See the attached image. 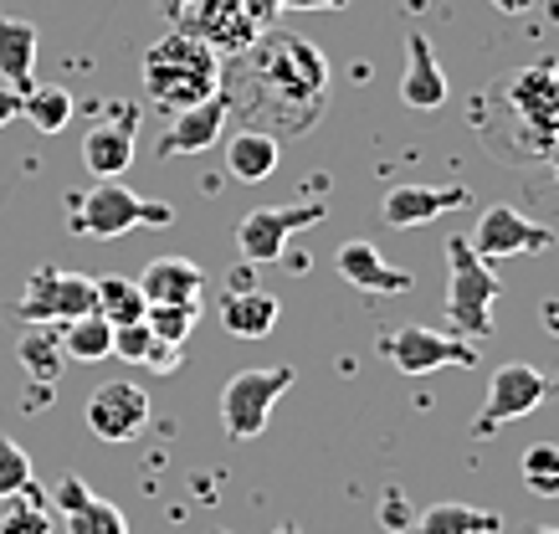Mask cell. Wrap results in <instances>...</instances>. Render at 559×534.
I'll use <instances>...</instances> for the list:
<instances>
[{
	"label": "cell",
	"instance_id": "obj_30",
	"mask_svg": "<svg viewBox=\"0 0 559 534\" xmlns=\"http://www.w3.org/2000/svg\"><path fill=\"white\" fill-rule=\"evenodd\" d=\"M195 319H201V304H150V309H144V324H150L154 340H165V345H186Z\"/></svg>",
	"mask_w": 559,
	"mask_h": 534
},
{
	"label": "cell",
	"instance_id": "obj_11",
	"mask_svg": "<svg viewBox=\"0 0 559 534\" xmlns=\"http://www.w3.org/2000/svg\"><path fill=\"white\" fill-rule=\"evenodd\" d=\"M473 252L483 262H498V258H528V252H549L555 247V232L539 222H528V216H519L513 206H488L483 216H477L473 226Z\"/></svg>",
	"mask_w": 559,
	"mask_h": 534
},
{
	"label": "cell",
	"instance_id": "obj_4",
	"mask_svg": "<svg viewBox=\"0 0 559 534\" xmlns=\"http://www.w3.org/2000/svg\"><path fill=\"white\" fill-rule=\"evenodd\" d=\"M492 98L509 108L513 123L524 129V150H519V155H555V144H559V62L544 57V62H528V68L509 72Z\"/></svg>",
	"mask_w": 559,
	"mask_h": 534
},
{
	"label": "cell",
	"instance_id": "obj_40",
	"mask_svg": "<svg viewBox=\"0 0 559 534\" xmlns=\"http://www.w3.org/2000/svg\"><path fill=\"white\" fill-rule=\"evenodd\" d=\"M503 16H524V11H534V5H544V0H492Z\"/></svg>",
	"mask_w": 559,
	"mask_h": 534
},
{
	"label": "cell",
	"instance_id": "obj_16",
	"mask_svg": "<svg viewBox=\"0 0 559 534\" xmlns=\"http://www.w3.org/2000/svg\"><path fill=\"white\" fill-rule=\"evenodd\" d=\"M473 201L462 186H395L380 201V216H385V226H395V232H411V226H426L437 222V216H447V211H462Z\"/></svg>",
	"mask_w": 559,
	"mask_h": 534
},
{
	"label": "cell",
	"instance_id": "obj_19",
	"mask_svg": "<svg viewBox=\"0 0 559 534\" xmlns=\"http://www.w3.org/2000/svg\"><path fill=\"white\" fill-rule=\"evenodd\" d=\"M401 98L416 114H431V108L447 104V72H441L437 52H431V36L411 32L406 36V78H401Z\"/></svg>",
	"mask_w": 559,
	"mask_h": 534
},
{
	"label": "cell",
	"instance_id": "obj_7",
	"mask_svg": "<svg viewBox=\"0 0 559 534\" xmlns=\"http://www.w3.org/2000/svg\"><path fill=\"white\" fill-rule=\"evenodd\" d=\"M544 396H549L544 370H534V365H524V360L498 365L488 380V396H483V412L473 416V437L483 442L492 431H503V427H513V422L534 416L544 406Z\"/></svg>",
	"mask_w": 559,
	"mask_h": 534
},
{
	"label": "cell",
	"instance_id": "obj_38",
	"mask_svg": "<svg viewBox=\"0 0 559 534\" xmlns=\"http://www.w3.org/2000/svg\"><path fill=\"white\" fill-rule=\"evenodd\" d=\"M349 0H283V11H344Z\"/></svg>",
	"mask_w": 559,
	"mask_h": 534
},
{
	"label": "cell",
	"instance_id": "obj_33",
	"mask_svg": "<svg viewBox=\"0 0 559 534\" xmlns=\"http://www.w3.org/2000/svg\"><path fill=\"white\" fill-rule=\"evenodd\" d=\"M154 345H159V340H154V329L144 324V319H139V324L114 329V355H119L123 365H139V370H144V360L154 355Z\"/></svg>",
	"mask_w": 559,
	"mask_h": 534
},
{
	"label": "cell",
	"instance_id": "obj_27",
	"mask_svg": "<svg viewBox=\"0 0 559 534\" xmlns=\"http://www.w3.org/2000/svg\"><path fill=\"white\" fill-rule=\"evenodd\" d=\"M21 365H26V376L32 380H57V370H62V334L47 324H32L26 334H21V345H16Z\"/></svg>",
	"mask_w": 559,
	"mask_h": 534
},
{
	"label": "cell",
	"instance_id": "obj_37",
	"mask_svg": "<svg viewBox=\"0 0 559 534\" xmlns=\"http://www.w3.org/2000/svg\"><path fill=\"white\" fill-rule=\"evenodd\" d=\"M380 519H385L390 530H411V519H416V514H411L406 499H401V494L390 488V494H385V509H380Z\"/></svg>",
	"mask_w": 559,
	"mask_h": 534
},
{
	"label": "cell",
	"instance_id": "obj_32",
	"mask_svg": "<svg viewBox=\"0 0 559 534\" xmlns=\"http://www.w3.org/2000/svg\"><path fill=\"white\" fill-rule=\"evenodd\" d=\"M32 458H26V448H21L16 437H5L0 431V503L16 499V494H26L32 488Z\"/></svg>",
	"mask_w": 559,
	"mask_h": 534
},
{
	"label": "cell",
	"instance_id": "obj_14",
	"mask_svg": "<svg viewBox=\"0 0 559 534\" xmlns=\"http://www.w3.org/2000/svg\"><path fill=\"white\" fill-rule=\"evenodd\" d=\"M134 108H114L108 119H98L83 134V165L98 180H119L134 165Z\"/></svg>",
	"mask_w": 559,
	"mask_h": 534
},
{
	"label": "cell",
	"instance_id": "obj_9",
	"mask_svg": "<svg viewBox=\"0 0 559 534\" xmlns=\"http://www.w3.org/2000/svg\"><path fill=\"white\" fill-rule=\"evenodd\" d=\"M329 216L323 201H298V206H257L237 222V252L247 262H283L288 241L308 226H319Z\"/></svg>",
	"mask_w": 559,
	"mask_h": 534
},
{
	"label": "cell",
	"instance_id": "obj_26",
	"mask_svg": "<svg viewBox=\"0 0 559 534\" xmlns=\"http://www.w3.org/2000/svg\"><path fill=\"white\" fill-rule=\"evenodd\" d=\"M62 334V355L68 360H108L114 355V324L98 319V313H83V319H72V324L57 329Z\"/></svg>",
	"mask_w": 559,
	"mask_h": 534
},
{
	"label": "cell",
	"instance_id": "obj_24",
	"mask_svg": "<svg viewBox=\"0 0 559 534\" xmlns=\"http://www.w3.org/2000/svg\"><path fill=\"white\" fill-rule=\"evenodd\" d=\"M144 294H139V283L134 277H119V273H108V277H93V313L98 319H108L114 329L123 324H139L144 319Z\"/></svg>",
	"mask_w": 559,
	"mask_h": 534
},
{
	"label": "cell",
	"instance_id": "obj_5",
	"mask_svg": "<svg viewBox=\"0 0 559 534\" xmlns=\"http://www.w3.org/2000/svg\"><path fill=\"white\" fill-rule=\"evenodd\" d=\"M170 222L175 211L165 201H144V195H134L119 180H98L83 201H72V216H68L72 232L93 241H114L123 232H134V226H170Z\"/></svg>",
	"mask_w": 559,
	"mask_h": 534
},
{
	"label": "cell",
	"instance_id": "obj_6",
	"mask_svg": "<svg viewBox=\"0 0 559 534\" xmlns=\"http://www.w3.org/2000/svg\"><path fill=\"white\" fill-rule=\"evenodd\" d=\"M298 370L293 365H262V370H237L221 385V427L231 442H252L272 422V406L283 391H293Z\"/></svg>",
	"mask_w": 559,
	"mask_h": 534
},
{
	"label": "cell",
	"instance_id": "obj_25",
	"mask_svg": "<svg viewBox=\"0 0 559 534\" xmlns=\"http://www.w3.org/2000/svg\"><path fill=\"white\" fill-rule=\"evenodd\" d=\"M21 119L41 129V134H62L72 123V93L57 83H32L21 93Z\"/></svg>",
	"mask_w": 559,
	"mask_h": 534
},
{
	"label": "cell",
	"instance_id": "obj_44",
	"mask_svg": "<svg viewBox=\"0 0 559 534\" xmlns=\"http://www.w3.org/2000/svg\"><path fill=\"white\" fill-rule=\"evenodd\" d=\"M272 534H298V530H293V524H283V530H272Z\"/></svg>",
	"mask_w": 559,
	"mask_h": 534
},
{
	"label": "cell",
	"instance_id": "obj_31",
	"mask_svg": "<svg viewBox=\"0 0 559 534\" xmlns=\"http://www.w3.org/2000/svg\"><path fill=\"white\" fill-rule=\"evenodd\" d=\"M68 534H129V519H123V509H114L108 499L93 494L83 509L68 514Z\"/></svg>",
	"mask_w": 559,
	"mask_h": 534
},
{
	"label": "cell",
	"instance_id": "obj_29",
	"mask_svg": "<svg viewBox=\"0 0 559 534\" xmlns=\"http://www.w3.org/2000/svg\"><path fill=\"white\" fill-rule=\"evenodd\" d=\"M0 534H51V514L41 503V488H26L16 499H5V514H0Z\"/></svg>",
	"mask_w": 559,
	"mask_h": 534
},
{
	"label": "cell",
	"instance_id": "obj_28",
	"mask_svg": "<svg viewBox=\"0 0 559 534\" xmlns=\"http://www.w3.org/2000/svg\"><path fill=\"white\" fill-rule=\"evenodd\" d=\"M519 478L528 483V494L539 499H559V442H534L519 458Z\"/></svg>",
	"mask_w": 559,
	"mask_h": 534
},
{
	"label": "cell",
	"instance_id": "obj_17",
	"mask_svg": "<svg viewBox=\"0 0 559 534\" xmlns=\"http://www.w3.org/2000/svg\"><path fill=\"white\" fill-rule=\"evenodd\" d=\"M334 268H340V277L349 283V288H359V294H406L411 288V273H401V268H390L385 258H380V247H370V241H344L340 252H334Z\"/></svg>",
	"mask_w": 559,
	"mask_h": 534
},
{
	"label": "cell",
	"instance_id": "obj_41",
	"mask_svg": "<svg viewBox=\"0 0 559 534\" xmlns=\"http://www.w3.org/2000/svg\"><path fill=\"white\" fill-rule=\"evenodd\" d=\"M544 324H549V334L559 340V298H549V304H544Z\"/></svg>",
	"mask_w": 559,
	"mask_h": 534
},
{
	"label": "cell",
	"instance_id": "obj_35",
	"mask_svg": "<svg viewBox=\"0 0 559 534\" xmlns=\"http://www.w3.org/2000/svg\"><path fill=\"white\" fill-rule=\"evenodd\" d=\"M180 360H186V345H154V355L144 360V370H154V376H170V370H180Z\"/></svg>",
	"mask_w": 559,
	"mask_h": 534
},
{
	"label": "cell",
	"instance_id": "obj_13",
	"mask_svg": "<svg viewBox=\"0 0 559 534\" xmlns=\"http://www.w3.org/2000/svg\"><path fill=\"white\" fill-rule=\"evenodd\" d=\"M175 16H180V26H175V32H186V36H195V41H205L216 57H241L257 36H262L252 21H247L241 0H190L186 11H175Z\"/></svg>",
	"mask_w": 559,
	"mask_h": 534
},
{
	"label": "cell",
	"instance_id": "obj_18",
	"mask_svg": "<svg viewBox=\"0 0 559 534\" xmlns=\"http://www.w3.org/2000/svg\"><path fill=\"white\" fill-rule=\"evenodd\" d=\"M144 304H201L205 294V268L190 258H154L134 277Z\"/></svg>",
	"mask_w": 559,
	"mask_h": 534
},
{
	"label": "cell",
	"instance_id": "obj_42",
	"mask_svg": "<svg viewBox=\"0 0 559 534\" xmlns=\"http://www.w3.org/2000/svg\"><path fill=\"white\" fill-rule=\"evenodd\" d=\"M159 5H165V11H170V16H175V11H186L190 0H159Z\"/></svg>",
	"mask_w": 559,
	"mask_h": 534
},
{
	"label": "cell",
	"instance_id": "obj_45",
	"mask_svg": "<svg viewBox=\"0 0 559 534\" xmlns=\"http://www.w3.org/2000/svg\"><path fill=\"white\" fill-rule=\"evenodd\" d=\"M555 180H559V159H555Z\"/></svg>",
	"mask_w": 559,
	"mask_h": 534
},
{
	"label": "cell",
	"instance_id": "obj_36",
	"mask_svg": "<svg viewBox=\"0 0 559 534\" xmlns=\"http://www.w3.org/2000/svg\"><path fill=\"white\" fill-rule=\"evenodd\" d=\"M241 11H247V21H252L257 32H272V21H277V11H283V0H241Z\"/></svg>",
	"mask_w": 559,
	"mask_h": 534
},
{
	"label": "cell",
	"instance_id": "obj_34",
	"mask_svg": "<svg viewBox=\"0 0 559 534\" xmlns=\"http://www.w3.org/2000/svg\"><path fill=\"white\" fill-rule=\"evenodd\" d=\"M87 499H93V488H87L83 478H72V473H68L62 483H57V494H51V503H57L62 514H72V509H83Z\"/></svg>",
	"mask_w": 559,
	"mask_h": 534
},
{
	"label": "cell",
	"instance_id": "obj_1",
	"mask_svg": "<svg viewBox=\"0 0 559 534\" xmlns=\"http://www.w3.org/2000/svg\"><path fill=\"white\" fill-rule=\"evenodd\" d=\"M241 68H247V83H252L247 104L257 98V114H267L288 134L308 129V119L319 114L323 93H329V62L308 36L262 32L241 52Z\"/></svg>",
	"mask_w": 559,
	"mask_h": 534
},
{
	"label": "cell",
	"instance_id": "obj_39",
	"mask_svg": "<svg viewBox=\"0 0 559 534\" xmlns=\"http://www.w3.org/2000/svg\"><path fill=\"white\" fill-rule=\"evenodd\" d=\"M11 119H21V93H11V87H0V129Z\"/></svg>",
	"mask_w": 559,
	"mask_h": 534
},
{
	"label": "cell",
	"instance_id": "obj_23",
	"mask_svg": "<svg viewBox=\"0 0 559 534\" xmlns=\"http://www.w3.org/2000/svg\"><path fill=\"white\" fill-rule=\"evenodd\" d=\"M226 170L257 186V180H267L277 170V134L272 129H241L231 144H226Z\"/></svg>",
	"mask_w": 559,
	"mask_h": 534
},
{
	"label": "cell",
	"instance_id": "obj_20",
	"mask_svg": "<svg viewBox=\"0 0 559 534\" xmlns=\"http://www.w3.org/2000/svg\"><path fill=\"white\" fill-rule=\"evenodd\" d=\"M221 329L231 334V340H267L272 329H277V298L262 294V288H231V294L221 298Z\"/></svg>",
	"mask_w": 559,
	"mask_h": 534
},
{
	"label": "cell",
	"instance_id": "obj_3",
	"mask_svg": "<svg viewBox=\"0 0 559 534\" xmlns=\"http://www.w3.org/2000/svg\"><path fill=\"white\" fill-rule=\"evenodd\" d=\"M503 298V283L492 273V262H483L473 252L467 237H452L447 241V324L457 329V340H488L492 334V309Z\"/></svg>",
	"mask_w": 559,
	"mask_h": 534
},
{
	"label": "cell",
	"instance_id": "obj_15",
	"mask_svg": "<svg viewBox=\"0 0 559 534\" xmlns=\"http://www.w3.org/2000/svg\"><path fill=\"white\" fill-rule=\"evenodd\" d=\"M170 119L175 123L159 134V155H165V159L201 155V150H211V144H216L221 129H226V119H231V98H226V93H216V98L180 108V114H170Z\"/></svg>",
	"mask_w": 559,
	"mask_h": 534
},
{
	"label": "cell",
	"instance_id": "obj_43",
	"mask_svg": "<svg viewBox=\"0 0 559 534\" xmlns=\"http://www.w3.org/2000/svg\"><path fill=\"white\" fill-rule=\"evenodd\" d=\"M528 534H559V530H555V524H534V530H528Z\"/></svg>",
	"mask_w": 559,
	"mask_h": 534
},
{
	"label": "cell",
	"instance_id": "obj_22",
	"mask_svg": "<svg viewBox=\"0 0 559 534\" xmlns=\"http://www.w3.org/2000/svg\"><path fill=\"white\" fill-rule=\"evenodd\" d=\"M503 514L473 509V503H431L421 519H411V534H498Z\"/></svg>",
	"mask_w": 559,
	"mask_h": 534
},
{
	"label": "cell",
	"instance_id": "obj_12",
	"mask_svg": "<svg viewBox=\"0 0 559 534\" xmlns=\"http://www.w3.org/2000/svg\"><path fill=\"white\" fill-rule=\"evenodd\" d=\"M83 416L98 442H134L139 431L150 427V396L134 380H103L98 391L87 396Z\"/></svg>",
	"mask_w": 559,
	"mask_h": 534
},
{
	"label": "cell",
	"instance_id": "obj_21",
	"mask_svg": "<svg viewBox=\"0 0 559 534\" xmlns=\"http://www.w3.org/2000/svg\"><path fill=\"white\" fill-rule=\"evenodd\" d=\"M36 83V26L16 16H0V87L26 93Z\"/></svg>",
	"mask_w": 559,
	"mask_h": 534
},
{
	"label": "cell",
	"instance_id": "obj_10",
	"mask_svg": "<svg viewBox=\"0 0 559 534\" xmlns=\"http://www.w3.org/2000/svg\"><path fill=\"white\" fill-rule=\"evenodd\" d=\"M380 355H385L401 376H431V370H447V365H477V345L473 340H457L447 329H426V324H401L380 340Z\"/></svg>",
	"mask_w": 559,
	"mask_h": 534
},
{
	"label": "cell",
	"instance_id": "obj_2",
	"mask_svg": "<svg viewBox=\"0 0 559 534\" xmlns=\"http://www.w3.org/2000/svg\"><path fill=\"white\" fill-rule=\"evenodd\" d=\"M221 78H226V57H216L186 32H165L144 52V93L159 114H180L190 104L216 98Z\"/></svg>",
	"mask_w": 559,
	"mask_h": 534
},
{
	"label": "cell",
	"instance_id": "obj_8",
	"mask_svg": "<svg viewBox=\"0 0 559 534\" xmlns=\"http://www.w3.org/2000/svg\"><path fill=\"white\" fill-rule=\"evenodd\" d=\"M83 313H93V277L62 273V268H36L16 298L21 324L62 329V324H72V319H83Z\"/></svg>",
	"mask_w": 559,
	"mask_h": 534
}]
</instances>
